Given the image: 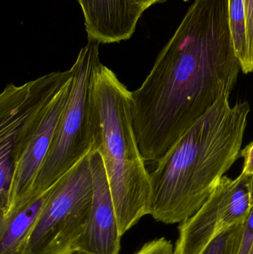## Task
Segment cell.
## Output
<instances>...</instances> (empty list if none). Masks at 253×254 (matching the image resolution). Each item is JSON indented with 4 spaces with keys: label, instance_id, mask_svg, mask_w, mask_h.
Instances as JSON below:
<instances>
[{
    "label": "cell",
    "instance_id": "6da1fadb",
    "mask_svg": "<svg viewBox=\"0 0 253 254\" xmlns=\"http://www.w3.org/2000/svg\"><path fill=\"white\" fill-rule=\"evenodd\" d=\"M241 70L228 0H194L144 83L132 92L144 160L157 162L223 95H231Z\"/></svg>",
    "mask_w": 253,
    "mask_h": 254
},
{
    "label": "cell",
    "instance_id": "7a4b0ae2",
    "mask_svg": "<svg viewBox=\"0 0 253 254\" xmlns=\"http://www.w3.org/2000/svg\"><path fill=\"white\" fill-rule=\"evenodd\" d=\"M230 96L223 95L156 162L150 215L157 222L181 224L191 217L241 157L251 106L231 107Z\"/></svg>",
    "mask_w": 253,
    "mask_h": 254
},
{
    "label": "cell",
    "instance_id": "3957f363",
    "mask_svg": "<svg viewBox=\"0 0 253 254\" xmlns=\"http://www.w3.org/2000/svg\"><path fill=\"white\" fill-rule=\"evenodd\" d=\"M91 127L92 146L103 160L123 236L150 215V173L134 128L132 92L101 62L91 86Z\"/></svg>",
    "mask_w": 253,
    "mask_h": 254
},
{
    "label": "cell",
    "instance_id": "277c9868",
    "mask_svg": "<svg viewBox=\"0 0 253 254\" xmlns=\"http://www.w3.org/2000/svg\"><path fill=\"white\" fill-rule=\"evenodd\" d=\"M99 46L89 40L70 68L72 83L68 100L28 199L51 188L92 150L91 86L95 68L101 62Z\"/></svg>",
    "mask_w": 253,
    "mask_h": 254
},
{
    "label": "cell",
    "instance_id": "5b68a950",
    "mask_svg": "<svg viewBox=\"0 0 253 254\" xmlns=\"http://www.w3.org/2000/svg\"><path fill=\"white\" fill-rule=\"evenodd\" d=\"M89 153L59 181L20 254L73 252L92 208L93 180Z\"/></svg>",
    "mask_w": 253,
    "mask_h": 254
},
{
    "label": "cell",
    "instance_id": "8992f818",
    "mask_svg": "<svg viewBox=\"0 0 253 254\" xmlns=\"http://www.w3.org/2000/svg\"><path fill=\"white\" fill-rule=\"evenodd\" d=\"M72 80L71 70L53 71L25 84H7L0 95V198L10 194L19 149L59 92Z\"/></svg>",
    "mask_w": 253,
    "mask_h": 254
},
{
    "label": "cell",
    "instance_id": "52a82bcc",
    "mask_svg": "<svg viewBox=\"0 0 253 254\" xmlns=\"http://www.w3.org/2000/svg\"><path fill=\"white\" fill-rule=\"evenodd\" d=\"M253 203V176H224L199 210L180 224L174 254H200L218 236L245 222Z\"/></svg>",
    "mask_w": 253,
    "mask_h": 254
},
{
    "label": "cell",
    "instance_id": "ba28073f",
    "mask_svg": "<svg viewBox=\"0 0 253 254\" xmlns=\"http://www.w3.org/2000/svg\"><path fill=\"white\" fill-rule=\"evenodd\" d=\"M71 83L72 80L55 97L37 126L25 139L15 158L9 209L6 216L25 203L31 195L65 108Z\"/></svg>",
    "mask_w": 253,
    "mask_h": 254
},
{
    "label": "cell",
    "instance_id": "9c48e42d",
    "mask_svg": "<svg viewBox=\"0 0 253 254\" xmlns=\"http://www.w3.org/2000/svg\"><path fill=\"white\" fill-rule=\"evenodd\" d=\"M93 180L92 208L86 228L73 252L81 254H119L122 235L114 210L103 160L92 146L89 153Z\"/></svg>",
    "mask_w": 253,
    "mask_h": 254
},
{
    "label": "cell",
    "instance_id": "30bf717a",
    "mask_svg": "<svg viewBox=\"0 0 253 254\" xmlns=\"http://www.w3.org/2000/svg\"><path fill=\"white\" fill-rule=\"evenodd\" d=\"M85 19L88 40L100 44L129 40L144 12L131 0H77Z\"/></svg>",
    "mask_w": 253,
    "mask_h": 254
},
{
    "label": "cell",
    "instance_id": "8fae6325",
    "mask_svg": "<svg viewBox=\"0 0 253 254\" xmlns=\"http://www.w3.org/2000/svg\"><path fill=\"white\" fill-rule=\"evenodd\" d=\"M60 180L0 219V254H21L41 212Z\"/></svg>",
    "mask_w": 253,
    "mask_h": 254
},
{
    "label": "cell",
    "instance_id": "7c38bea8",
    "mask_svg": "<svg viewBox=\"0 0 253 254\" xmlns=\"http://www.w3.org/2000/svg\"><path fill=\"white\" fill-rule=\"evenodd\" d=\"M228 13L235 52L244 72L248 63V39L243 0H228Z\"/></svg>",
    "mask_w": 253,
    "mask_h": 254
},
{
    "label": "cell",
    "instance_id": "4fadbf2b",
    "mask_svg": "<svg viewBox=\"0 0 253 254\" xmlns=\"http://www.w3.org/2000/svg\"><path fill=\"white\" fill-rule=\"evenodd\" d=\"M243 223L218 236L200 254H236Z\"/></svg>",
    "mask_w": 253,
    "mask_h": 254
},
{
    "label": "cell",
    "instance_id": "5bb4252c",
    "mask_svg": "<svg viewBox=\"0 0 253 254\" xmlns=\"http://www.w3.org/2000/svg\"><path fill=\"white\" fill-rule=\"evenodd\" d=\"M246 15L248 63L244 74L253 73V0H243Z\"/></svg>",
    "mask_w": 253,
    "mask_h": 254
},
{
    "label": "cell",
    "instance_id": "9a60e30c",
    "mask_svg": "<svg viewBox=\"0 0 253 254\" xmlns=\"http://www.w3.org/2000/svg\"><path fill=\"white\" fill-rule=\"evenodd\" d=\"M253 243V203L251 212L242 225L240 240L236 254H248Z\"/></svg>",
    "mask_w": 253,
    "mask_h": 254
},
{
    "label": "cell",
    "instance_id": "2e32d148",
    "mask_svg": "<svg viewBox=\"0 0 253 254\" xmlns=\"http://www.w3.org/2000/svg\"><path fill=\"white\" fill-rule=\"evenodd\" d=\"M135 254H174V249L169 240L156 239L146 243Z\"/></svg>",
    "mask_w": 253,
    "mask_h": 254
},
{
    "label": "cell",
    "instance_id": "e0dca14e",
    "mask_svg": "<svg viewBox=\"0 0 253 254\" xmlns=\"http://www.w3.org/2000/svg\"><path fill=\"white\" fill-rule=\"evenodd\" d=\"M241 157L244 158L242 173L253 176V141L242 149Z\"/></svg>",
    "mask_w": 253,
    "mask_h": 254
},
{
    "label": "cell",
    "instance_id": "ac0fdd59",
    "mask_svg": "<svg viewBox=\"0 0 253 254\" xmlns=\"http://www.w3.org/2000/svg\"><path fill=\"white\" fill-rule=\"evenodd\" d=\"M166 1V0H131V1L142 12L145 11L153 4L163 3Z\"/></svg>",
    "mask_w": 253,
    "mask_h": 254
},
{
    "label": "cell",
    "instance_id": "d6986e66",
    "mask_svg": "<svg viewBox=\"0 0 253 254\" xmlns=\"http://www.w3.org/2000/svg\"><path fill=\"white\" fill-rule=\"evenodd\" d=\"M253 254V243L252 247H251V251H250L249 254Z\"/></svg>",
    "mask_w": 253,
    "mask_h": 254
},
{
    "label": "cell",
    "instance_id": "ffe728a7",
    "mask_svg": "<svg viewBox=\"0 0 253 254\" xmlns=\"http://www.w3.org/2000/svg\"><path fill=\"white\" fill-rule=\"evenodd\" d=\"M66 254H81L77 253V252H70V253H68Z\"/></svg>",
    "mask_w": 253,
    "mask_h": 254
},
{
    "label": "cell",
    "instance_id": "44dd1931",
    "mask_svg": "<svg viewBox=\"0 0 253 254\" xmlns=\"http://www.w3.org/2000/svg\"><path fill=\"white\" fill-rule=\"evenodd\" d=\"M184 1H190V0H184Z\"/></svg>",
    "mask_w": 253,
    "mask_h": 254
}]
</instances>
